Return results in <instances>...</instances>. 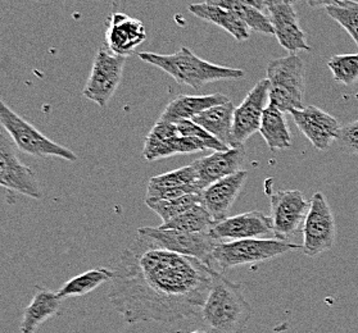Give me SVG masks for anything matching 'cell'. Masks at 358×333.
Instances as JSON below:
<instances>
[{
	"label": "cell",
	"instance_id": "obj_1",
	"mask_svg": "<svg viewBox=\"0 0 358 333\" xmlns=\"http://www.w3.org/2000/svg\"><path fill=\"white\" fill-rule=\"evenodd\" d=\"M213 268L161 248L136 231L118 256L108 299L127 325H172L198 317L213 279Z\"/></svg>",
	"mask_w": 358,
	"mask_h": 333
},
{
	"label": "cell",
	"instance_id": "obj_2",
	"mask_svg": "<svg viewBox=\"0 0 358 333\" xmlns=\"http://www.w3.org/2000/svg\"><path fill=\"white\" fill-rule=\"evenodd\" d=\"M198 317L207 333H243L252 317L239 283L213 272L212 286Z\"/></svg>",
	"mask_w": 358,
	"mask_h": 333
},
{
	"label": "cell",
	"instance_id": "obj_3",
	"mask_svg": "<svg viewBox=\"0 0 358 333\" xmlns=\"http://www.w3.org/2000/svg\"><path fill=\"white\" fill-rule=\"evenodd\" d=\"M139 58L143 62L156 66L170 75L180 85L190 86L194 90H199L206 84L215 81L239 80L245 76V72L239 68L207 62L187 47H180V50L173 54L143 52L139 53Z\"/></svg>",
	"mask_w": 358,
	"mask_h": 333
},
{
	"label": "cell",
	"instance_id": "obj_4",
	"mask_svg": "<svg viewBox=\"0 0 358 333\" xmlns=\"http://www.w3.org/2000/svg\"><path fill=\"white\" fill-rule=\"evenodd\" d=\"M266 77L268 81V104L282 113L303 108L304 62L296 54L276 58L268 62Z\"/></svg>",
	"mask_w": 358,
	"mask_h": 333
},
{
	"label": "cell",
	"instance_id": "obj_5",
	"mask_svg": "<svg viewBox=\"0 0 358 333\" xmlns=\"http://www.w3.org/2000/svg\"><path fill=\"white\" fill-rule=\"evenodd\" d=\"M299 249H302L301 245L279 239L258 237L225 241L218 242L217 246L213 250V263L218 264L222 271H226L238 265L262 263Z\"/></svg>",
	"mask_w": 358,
	"mask_h": 333
},
{
	"label": "cell",
	"instance_id": "obj_6",
	"mask_svg": "<svg viewBox=\"0 0 358 333\" xmlns=\"http://www.w3.org/2000/svg\"><path fill=\"white\" fill-rule=\"evenodd\" d=\"M0 124L8 132L10 140L16 145L17 149L26 154L49 158L55 156L69 162H76L78 155L70 149L57 144L55 141L48 139L41 132L29 124L22 117L18 116L0 98Z\"/></svg>",
	"mask_w": 358,
	"mask_h": 333
},
{
	"label": "cell",
	"instance_id": "obj_7",
	"mask_svg": "<svg viewBox=\"0 0 358 333\" xmlns=\"http://www.w3.org/2000/svg\"><path fill=\"white\" fill-rule=\"evenodd\" d=\"M229 149L220 140L185 138L178 133L175 124L157 122L145 139L143 155L152 162L176 154H193L204 150L224 151Z\"/></svg>",
	"mask_w": 358,
	"mask_h": 333
},
{
	"label": "cell",
	"instance_id": "obj_8",
	"mask_svg": "<svg viewBox=\"0 0 358 333\" xmlns=\"http://www.w3.org/2000/svg\"><path fill=\"white\" fill-rule=\"evenodd\" d=\"M302 251L307 256H316L334 248L336 223L327 196L315 193L310 202V210L304 219Z\"/></svg>",
	"mask_w": 358,
	"mask_h": 333
},
{
	"label": "cell",
	"instance_id": "obj_9",
	"mask_svg": "<svg viewBox=\"0 0 358 333\" xmlns=\"http://www.w3.org/2000/svg\"><path fill=\"white\" fill-rule=\"evenodd\" d=\"M138 232L153 239L161 248L194 258L213 268V250L220 241L215 240L210 232H184L161 227H141Z\"/></svg>",
	"mask_w": 358,
	"mask_h": 333
},
{
	"label": "cell",
	"instance_id": "obj_10",
	"mask_svg": "<svg viewBox=\"0 0 358 333\" xmlns=\"http://www.w3.org/2000/svg\"><path fill=\"white\" fill-rule=\"evenodd\" d=\"M125 63L126 57L101 47L94 57L93 68L83 91L86 99L106 108L122 80Z\"/></svg>",
	"mask_w": 358,
	"mask_h": 333
},
{
	"label": "cell",
	"instance_id": "obj_11",
	"mask_svg": "<svg viewBox=\"0 0 358 333\" xmlns=\"http://www.w3.org/2000/svg\"><path fill=\"white\" fill-rule=\"evenodd\" d=\"M16 147L12 140L0 133V186L32 199H41L43 191L36 176L21 162Z\"/></svg>",
	"mask_w": 358,
	"mask_h": 333
},
{
	"label": "cell",
	"instance_id": "obj_12",
	"mask_svg": "<svg viewBox=\"0 0 358 333\" xmlns=\"http://www.w3.org/2000/svg\"><path fill=\"white\" fill-rule=\"evenodd\" d=\"M270 202L275 239L288 241L303 225L310 202L299 190L278 191L270 196Z\"/></svg>",
	"mask_w": 358,
	"mask_h": 333
},
{
	"label": "cell",
	"instance_id": "obj_13",
	"mask_svg": "<svg viewBox=\"0 0 358 333\" xmlns=\"http://www.w3.org/2000/svg\"><path fill=\"white\" fill-rule=\"evenodd\" d=\"M268 103V81H258L239 107L234 110L233 136L238 147L259 131L264 112Z\"/></svg>",
	"mask_w": 358,
	"mask_h": 333
},
{
	"label": "cell",
	"instance_id": "obj_14",
	"mask_svg": "<svg viewBox=\"0 0 358 333\" xmlns=\"http://www.w3.org/2000/svg\"><path fill=\"white\" fill-rule=\"evenodd\" d=\"M293 121L312 145L317 150L325 151L338 140L342 126L335 117L325 110L308 105L290 112Z\"/></svg>",
	"mask_w": 358,
	"mask_h": 333
},
{
	"label": "cell",
	"instance_id": "obj_15",
	"mask_svg": "<svg viewBox=\"0 0 358 333\" xmlns=\"http://www.w3.org/2000/svg\"><path fill=\"white\" fill-rule=\"evenodd\" d=\"M267 12L273 24V36H276L281 47L288 50L289 54L311 50L293 4L284 3L282 0H271Z\"/></svg>",
	"mask_w": 358,
	"mask_h": 333
},
{
	"label": "cell",
	"instance_id": "obj_16",
	"mask_svg": "<svg viewBox=\"0 0 358 333\" xmlns=\"http://www.w3.org/2000/svg\"><path fill=\"white\" fill-rule=\"evenodd\" d=\"M273 232V218L257 210L247 212L216 222L210 235L220 242L258 239Z\"/></svg>",
	"mask_w": 358,
	"mask_h": 333
},
{
	"label": "cell",
	"instance_id": "obj_17",
	"mask_svg": "<svg viewBox=\"0 0 358 333\" xmlns=\"http://www.w3.org/2000/svg\"><path fill=\"white\" fill-rule=\"evenodd\" d=\"M248 171H239L225 179H218L202 193V205L208 210L215 222L229 217V212L242 193L248 179Z\"/></svg>",
	"mask_w": 358,
	"mask_h": 333
},
{
	"label": "cell",
	"instance_id": "obj_18",
	"mask_svg": "<svg viewBox=\"0 0 358 333\" xmlns=\"http://www.w3.org/2000/svg\"><path fill=\"white\" fill-rule=\"evenodd\" d=\"M145 39L147 30L141 21L121 12L110 15L106 43L112 53L127 58Z\"/></svg>",
	"mask_w": 358,
	"mask_h": 333
},
{
	"label": "cell",
	"instance_id": "obj_19",
	"mask_svg": "<svg viewBox=\"0 0 358 333\" xmlns=\"http://www.w3.org/2000/svg\"><path fill=\"white\" fill-rule=\"evenodd\" d=\"M245 163V150L244 147L229 149L224 151H215L208 156L201 158L192 163L198 175V181L201 185L207 187L218 179H225L236 172L242 171Z\"/></svg>",
	"mask_w": 358,
	"mask_h": 333
},
{
	"label": "cell",
	"instance_id": "obj_20",
	"mask_svg": "<svg viewBox=\"0 0 358 333\" xmlns=\"http://www.w3.org/2000/svg\"><path fill=\"white\" fill-rule=\"evenodd\" d=\"M230 99L225 94H210V95H179L171 103L167 104L158 122L173 124L184 119H193L215 105L229 103Z\"/></svg>",
	"mask_w": 358,
	"mask_h": 333
},
{
	"label": "cell",
	"instance_id": "obj_21",
	"mask_svg": "<svg viewBox=\"0 0 358 333\" xmlns=\"http://www.w3.org/2000/svg\"><path fill=\"white\" fill-rule=\"evenodd\" d=\"M62 300L57 293L44 287H36L30 305L24 309L21 322V333H35L48 319L59 314Z\"/></svg>",
	"mask_w": 358,
	"mask_h": 333
},
{
	"label": "cell",
	"instance_id": "obj_22",
	"mask_svg": "<svg viewBox=\"0 0 358 333\" xmlns=\"http://www.w3.org/2000/svg\"><path fill=\"white\" fill-rule=\"evenodd\" d=\"M234 110L235 107L233 103L229 101L226 104L215 105L204 110L198 116H195L192 121L199 124L202 128L210 133L213 138L220 140L226 147L236 149L238 145L233 136Z\"/></svg>",
	"mask_w": 358,
	"mask_h": 333
},
{
	"label": "cell",
	"instance_id": "obj_23",
	"mask_svg": "<svg viewBox=\"0 0 358 333\" xmlns=\"http://www.w3.org/2000/svg\"><path fill=\"white\" fill-rule=\"evenodd\" d=\"M189 12L208 24H216L218 27L224 29L236 41H245L250 39V29L229 9L204 1L190 4Z\"/></svg>",
	"mask_w": 358,
	"mask_h": 333
},
{
	"label": "cell",
	"instance_id": "obj_24",
	"mask_svg": "<svg viewBox=\"0 0 358 333\" xmlns=\"http://www.w3.org/2000/svg\"><path fill=\"white\" fill-rule=\"evenodd\" d=\"M259 133L262 135L268 149L273 151L287 150L293 144L292 132L289 130L285 113L270 104L264 112Z\"/></svg>",
	"mask_w": 358,
	"mask_h": 333
},
{
	"label": "cell",
	"instance_id": "obj_25",
	"mask_svg": "<svg viewBox=\"0 0 358 333\" xmlns=\"http://www.w3.org/2000/svg\"><path fill=\"white\" fill-rule=\"evenodd\" d=\"M210 4H216L220 7L229 9L238 17L243 24L252 31L259 32L264 35H273V24L264 12L250 7L243 3L242 0H206Z\"/></svg>",
	"mask_w": 358,
	"mask_h": 333
},
{
	"label": "cell",
	"instance_id": "obj_26",
	"mask_svg": "<svg viewBox=\"0 0 358 333\" xmlns=\"http://www.w3.org/2000/svg\"><path fill=\"white\" fill-rule=\"evenodd\" d=\"M115 273L107 268H98L92 271L85 272L80 276H76L70 281H67L63 285L57 294L61 299H69V297H78L92 293L95 288L103 285L104 282H108L113 279Z\"/></svg>",
	"mask_w": 358,
	"mask_h": 333
},
{
	"label": "cell",
	"instance_id": "obj_27",
	"mask_svg": "<svg viewBox=\"0 0 358 333\" xmlns=\"http://www.w3.org/2000/svg\"><path fill=\"white\" fill-rule=\"evenodd\" d=\"M215 223L216 222L213 221L208 210L201 202L179 217L173 218L167 223H162L161 228L178 230L184 232H210Z\"/></svg>",
	"mask_w": 358,
	"mask_h": 333
},
{
	"label": "cell",
	"instance_id": "obj_28",
	"mask_svg": "<svg viewBox=\"0 0 358 333\" xmlns=\"http://www.w3.org/2000/svg\"><path fill=\"white\" fill-rule=\"evenodd\" d=\"M201 202H202V194H190L185 195L179 199L147 202L145 204L159 216L162 219V223H167L173 218L179 217L182 213L192 209L196 204H201Z\"/></svg>",
	"mask_w": 358,
	"mask_h": 333
},
{
	"label": "cell",
	"instance_id": "obj_29",
	"mask_svg": "<svg viewBox=\"0 0 358 333\" xmlns=\"http://www.w3.org/2000/svg\"><path fill=\"white\" fill-rule=\"evenodd\" d=\"M198 175L195 171L194 165L190 164L187 167H182L180 170L167 172L159 176H155L149 179V191L156 190H170V188H178V187L187 186L198 184ZM201 184V182H199Z\"/></svg>",
	"mask_w": 358,
	"mask_h": 333
},
{
	"label": "cell",
	"instance_id": "obj_30",
	"mask_svg": "<svg viewBox=\"0 0 358 333\" xmlns=\"http://www.w3.org/2000/svg\"><path fill=\"white\" fill-rule=\"evenodd\" d=\"M327 13L350 34L358 47V1L341 0L336 6L327 7Z\"/></svg>",
	"mask_w": 358,
	"mask_h": 333
},
{
	"label": "cell",
	"instance_id": "obj_31",
	"mask_svg": "<svg viewBox=\"0 0 358 333\" xmlns=\"http://www.w3.org/2000/svg\"><path fill=\"white\" fill-rule=\"evenodd\" d=\"M336 82L352 86L358 82V53L356 54L334 55L327 62Z\"/></svg>",
	"mask_w": 358,
	"mask_h": 333
},
{
	"label": "cell",
	"instance_id": "obj_32",
	"mask_svg": "<svg viewBox=\"0 0 358 333\" xmlns=\"http://www.w3.org/2000/svg\"><path fill=\"white\" fill-rule=\"evenodd\" d=\"M336 141L343 151L358 155V119L343 126Z\"/></svg>",
	"mask_w": 358,
	"mask_h": 333
},
{
	"label": "cell",
	"instance_id": "obj_33",
	"mask_svg": "<svg viewBox=\"0 0 358 333\" xmlns=\"http://www.w3.org/2000/svg\"><path fill=\"white\" fill-rule=\"evenodd\" d=\"M341 0H307L308 6L312 8H321V7H331V6H336Z\"/></svg>",
	"mask_w": 358,
	"mask_h": 333
},
{
	"label": "cell",
	"instance_id": "obj_34",
	"mask_svg": "<svg viewBox=\"0 0 358 333\" xmlns=\"http://www.w3.org/2000/svg\"><path fill=\"white\" fill-rule=\"evenodd\" d=\"M242 1L248 4L250 7H253V8L261 10V12H265V10H267V7H268L271 0H242Z\"/></svg>",
	"mask_w": 358,
	"mask_h": 333
},
{
	"label": "cell",
	"instance_id": "obj_35",
	"mask_svg": "<svg viewBox=\"0 0 358 333\" xmlns=\"http://www.w3.org/2000/svg\"><path fill=\"white\" fill-rule=\"evenodd\" d=\"M284 3H288V4H294L296 1H299V0H282Z\"/></svg>",
	"mask_w": 358,
	"mask_h": 333
},
{
	"label": "cell",
	"instance_id": "obj_36",
	"mask_svg": "<svg viewBox=\"0 0 358 333\" xmlns=\"http://www.w3.org/2000/svg\"><path fill=\"white\" fill-rule=\"evenodd\" d=\"M178 333H185V332H181V331H178ZM190 333H207L206 331H203V330H198V331H194V332H190Z\"/></svg>",
	"mask_w": 358,
	"mask_h": 333
}]
</instances>
